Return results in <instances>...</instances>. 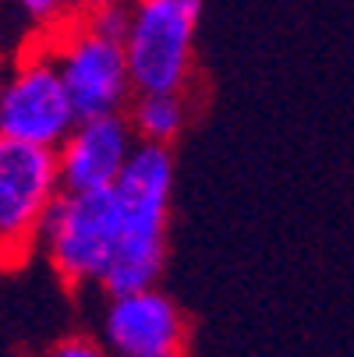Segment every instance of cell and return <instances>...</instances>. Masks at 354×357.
Wrapping results in <instances>:
<instances>
[{
  "instance_id": "1",
  "label": "cell",
  "mask_w": 354,
  "mask_h": 357,
  "mask_svg": "<svg viewBox=\"0 0 354 357\" xmlns=\"http://www.w3.org/2000/svg\"><path fill=\"white\" fill-rule=\"evenodd\" d=\"M110 191L117 206V248L103 290L117 297L160 283L174 202V152L138 145Z\"/></svg>"
},
{
  "instance_id": "2",
  "label": "cell",
  "mask_w": 354,
  "mask_h": 357,
  "mask_svg": "<svg viewBox=\"0 0 354 357\" xmlns=\"http://www.w3.org/2000/svg\"><path fill=\"white\" fill-rule=\"evenodd\" d=\"M202 0H131L121 36L135 96L188 92Z\"/></svg>"
},
{
  "instance_id": "3",
  "label": "cell",
  "mask_w": 354,
  "mask_h": 357,
  "mask_svg": "<svg viewBox=\"0 0 354 357\" xmlns=\"http://www.w3.org/2000/svg\"><path fill=\"white\" fill-rule=\"evenodd\" d=\"M39 36L46 43V54L57 68V78L78 121L114 117L128 110L135 89L128 78L121 39L89 25L85 15Z\"/></svg>"
},
{
  "instance_id": "4",
  "label": "cell",
  "mask_w": 354,
  "mask_h": 357,
  "mask_svg": "<svg viewBox=\"0 0 354 357\" xmlns=\"http://www.w3.org/2000/svg\"><path fill=\"white\" fill-rule=\"evenodd\" d=\"M75 121L78 117L46 54V43L36 36L11 64L0 68V138L54 152Z\"/></svg>"
},
{
  "instance_id": "5",
  "label": "cell",
  "mask_w": 354,
  "mask_h": 357,
  "mask_svg": "<svg viewBox=\"0 0 354 357\" xmlns=\"http://www.w3.org/2000/svg\"><path fill=\"white\" fill-rule=\"evenodd\" d=\"M39 244L68 287H103L117 248L114 191H61Z\"/></svg>"
},
{
  "instance_id": "6",
  "label": "cell",
  "mask_w": 354,
  "mask_h": 357,
  "mask_svg": "<svg viewBox=\"0 0 354 357\" xmlns=\"http://www.w3.org/2000/svg\"><path fill=\"white\" fill-rule=\"evenodd\" d=\"M61 195L54 152L0 138V266L32 259L43 223Z\"/></svg>"
},
{
  "instance_id": "7",
  "label": "cell",
  "mask_w": 354,
  "mask_h": 357,
  "mask_svg": "<svg viewBox=\"0 0 354 357\" xmlns=\"http://www.w3.org/2000/svg\"><path fill=\"white\" fill-rule=\"evenodd\" d=\"M103 350L110 357H184L188 319L160 287L107 297Z\"/></svg>"
},
{
  "instance_id": "8",
  "label": "cell",
  "mask_w": 354,
  "mask_h": 357,
  "mask_svg": "<svg viewBox=\"0 0 354 357\" xmlns=\"http://www.w3.org/2000/svg\"><path fill=\"white\" fill-rule=\"evenodd\" d=\"M138 149L124 114L75 121L64 142L54 149L61 191H110L124 174L131 152Z\"/></svg>"
},
{
  "instance_id": "9",
  "label": "cell",
  "mask_w": 354,
  "mask_h": 357,
  "mask_svg": "<svg viewBox=\"0 0 354 357\" xmlns=\"http://www.w3.org/2000/svg\"><path fill=\"white\" fill-rule=\"evenodd\" d=\"M124 121H128V128H131L138 145L174 149V142L184 135V128L191 121L188 92H145V96H131V103L124 110Z\"/></svg>"
},
{
  "instance_id": "10",
  "label": "cell",
  "mask_w": 354,
  "mask_h": 357,
  "mask_svg": "<svg viewBox=\"0 0 354 357\" xmlns=\"http://www.w3.org/2000/svg\"><path fill=\"white\" fill-rule=\"evenodd\" d=\"M15 8L39 29V32H54L89 11V0H15Z\"/></svg>"
},
{
  "instance_id": "11",
  "label": "cell",
  "mask_w": 354,
  "mask_h": 357,
  "mask_svg": "<svg viewBox=\"0 0 354 357\" xmlns=\"http://www.w3.org/2000/svg\"><path fill=\"white\" fill-rule=\"evenodd\" d=\"M43 357H110V354L103 350V343L92 340V336H68V340L54 343Z\"/></svg>"
},
{
  "instance_id": "12",
  "label": "cell",
  "mask_w": 354,
  "mask_h": 357,
  "mask_svg": "<svg viewBox=\"0 0 354 357\" xmlns=\"http://www.w3.org/2000/svg\"><path fill=\"white\" fill-rule=\"evenodd\" d=\"M131 0H89V8H128Z\"/></svg>"
},
{
  "instance_id": "13",
  "label": "cell",
  "mask_w": 354,
  "mask_h": 357,
  "mask_svg": "<svg viewBox=\"0 0 354 357\" xmlns=\"http://www.w3.org/2000/svg\"><path fill=\"white\" fill-rule=\"evenodd\" d=\"M0 68H4V61H0Z\"/></svg>"
}]
</instances>
